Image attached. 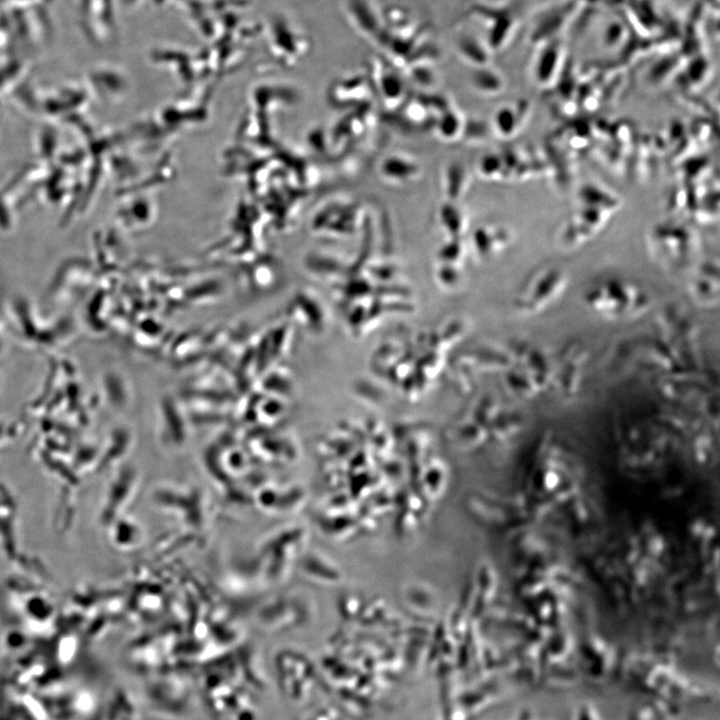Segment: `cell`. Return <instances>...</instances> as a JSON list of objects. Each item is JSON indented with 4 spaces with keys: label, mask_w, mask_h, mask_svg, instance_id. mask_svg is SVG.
Instances as JSON below:
<instances>
[{
    "label": "cell",
    "mask_w": 720,
    "mask_h": 720,
    "mask_svg": "<svg viewBox=\"0 0 720 720\" xmlns=\"http://www.w3.org/2000/svg\"><path fill=\"white\" fill-rule=\"evenodd\" d=\"M581 298L591 313L613 322L641 317L652 305V298L644 287L619 277L591 284L583 291Z\"/></svg>",
    "instance_id": "cell-1"
},
{
    "label": "cell",
    "mask_w": 720,
    "mask_h": 720,
    "mask_svg": "<svg viewBox=\"0 0 720 720\" xmlns=\"http://www.w3.org/2000/svg\"><path fill=\"white\" fill-rule=\"evenodd\" d=\"M512 362L505 370L504 384L516 397L532 399L552 388L554 358L532 344H519L511 350Z\"/></svg>",
    "instance_id": "cell-2"
},
{
    "label": "cell",
    "mask_w": 720,
    "mask_h": 720,
    "mask_svg": "<svg viewBox=\"0 0 720 720\" xmlns=\"http://www.w3.org/2000/svg\"><path fill=\"white\" fill-rule=\"evenodd\" d=\"M569 282V274L561 266L548 265L538 269L513 297L514 311L526 317L544 313L560 300Z\"/></svg>",
    "instance_id": "cell-3"
},
{
    "label": "cell",
    "mask_w": 720,
    "mask_h": 720,
    "mask_svg": "<svg viewBox=\"0 0 720 720\" xmlns=\"http://www.w3.org/2000/svg\"><path fill=\"white\" fill-rule=\"evenodd\" d=\"M718 261H706L695 273L690 283V295L699 306L711 308L719 303Z\"/></svg>",
    "instance_id": "cell-4"
},
{
    "label": "cell",
    "mask_w": 720,
    "mask_h": 720,
    "mask_svg": "<svg viewBox=\"0 0 720 720\" xmlns=\"http://www.w3.org/2000/svg\"><path fill=\"white\" fill-rule=\"evenodd\" d=\"M557 361L554 358V378L552 388L562 394L570 395L577 389L582 366V353L576 348L562 352Z\"/></svg>",
    "instance_id": "cell-5"
},
{
    "label": "cell",
    "mask_w": 720,
    "mask_h": 720,
    "mask_svg": "<svg viewBox=\"0 0 720 720\" xmlns=\"http://www.w3.org/2000/svg\"><path fill=\"white\" fill-rule=\"evenodd\" d=\"M530 112V104L524 100L504 105L494 114L493 128L501 137L512 138L523 128Z\"/></svg>",
    "instance_id": "cell-6"
},
{
    "label": "cell",
    "mask_w": 720,
    "mask_h": 720,
    "mask_svg": "<svg viewBox=\"0 0 720 720\" xmlns=\"http://www.w3.org/2000/svg\"><path fill=\"white\" fill-rule=\"evenodd\" d=\"M510 235L501 228H479L475 232L474 247L482 258L495 256L502 251L509 243Z\"/></svg>",
    "instance_id": "cell-7"
},
{
    "label": "cell",
    "mask_w": 720,
    "mask_h": 720,
    "mask_svg": "<svg viewBox=\"0 0 720 720\" xmlns=\"http://www.w3.org/2000/svg\"><path fill=\"white\" fill-rule=\"evenodd\" d=\"M578 199L580 206L598 208L613 214L620 206V201L615 194L594 183L583 185L579 190Z\"/></svg>",
    "instance_id": "cell-8"
},
{
    "label": "cell",
    "mask_w": 720,
    "mask_h": 720,
    "mask_svg": "<svg viewBox=\"0 0 720 720\" xmlns=\"http://www.w3.org/2000/svg\"><path fill=\"white\" fill-rule=\"evenodd\" d=\"M380 170L383 177L396 182H404L416 177L419 173V166L409 158L393 155L383 160Z\"/></svg>",
    "instance_id": "cell-9"
},
{
    "label": "cell",
    "mask_w": 720,
    "mask_h": 720,
    "mask_svg": "<svg viewBox=\"0 0 720 720\" xmlns=\"http://www.w3.org/2000/svg\"><path fill=\"white\" fill-rule=\"evenodd\" d=\"M473 84L478 91L486 94H497L503 87L501 78L489 70L477 73L473 78Z\"/></svg>",
    "instance_id": "cell-10"
},
{
    "label": "cell",
    "mask_w": 720,
    "mask_h": 720,
    "mask_svg": "<svg viewBox=\"0 0 720 720\" xmlns=\"http://www.w3.org/2000/svg\"><path fill=\"white\" fill-rule=\"evenodd\" d=\"M441 218L443 226L454 235H457L462 230V225L465 222L463 214L457 208L448 205L443 207Z\"/></svg>",
    "instance_id": "cell-11"
},
{
    "label": "cell",
    "mask_w": 720,
    "mask_h": 720,
    "mask_svg": "<svg viewBox=\"0 0 720 720\" xmlns=\"http://www.w3.org/2000/svg\"><path fill=\"white\" fill-rule=\"evenodd\" d=\"M479 170L482 175L489 179L502 177V160L498 154H488L479 163Z\"/></svg>",
    "instance_id": "cell-12"
},
{
    "label": "cell",
    "mask_w": 720,
    "mask_h": 720,
    "mask_svg": "<svg viewBox=\"0 0 720 720\" xmlns=\"http://www.w3.org/2000/svg\"><path fill=\"white\" fill-rule=\"evenodd\" d=\"M438 127V131L442 137L446 139L454 138L461 128L460 118L456 113L448 112L447 115L439 121Z\"/></svg>",
    "instance_id": "cell-13"
}]
</instances>
